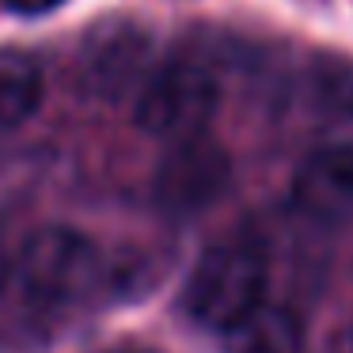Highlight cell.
<instances>
[{
	"mask_svg": "<svg viewBox=\"0 0 353 353\" xmlns=\"http://www.w3.org/2000/svg\"><path fill=\"white\" fill-rule=\"evenodd\" d=\"M107 251L88 232L50 224L27 236L16 254V285L27 304L61 312L92 300L107 281Z\"/></svg>",
	"mask_w": 353,
	"mask_h": 353,
	"instance_id": "obj_1",
	"label": "cell"
},
{
	"mask_svg": "<svg viewBox=\"0 0 353 353\" xmlns=\"http://www.w3.org/2000/svg\"><path fill=\"white\" fill-rule=\"evenodd\" d=\"M270 266L251 243H216L194 262L183 285V307L198 327L224 334L259 304H266Z\"/></svg>",
	"mask_w": 353,
	"mask_h": 353,
	"instance_id": "obj_2",
	"label": "cell"
},
{
	"mask_svg": "<svg viewBox=\"0 0 353 353\" xmlns=\"http://www.w3.org/2000/svg\"><path fill=\"white\" fill-rule=\"evenodd\" d=\"M221 107V84L198 61H168L137 92V125L160 141H186L209 130Z\"/></svg>",
	"mask_w": 353,
	"mask_h": 353,
	"instance_id": "obj_3",
	"label": "cell"
},
{
	"mask_svg": "<svg viewBox=\"0 0 353 353\" xmlns=\"http://www.w3.org/2000/svg\"><path fill=\"white\" fill-rule=\"evenodd\" d=\"M232 183V160L209 133L171 141L152 175V198L171 216H194L216 205Z\"/></svg>",
	"mask_w": 353,
	"mask_h": 353,
	"instance_id": "obj_4",
	"label": "cell"
},
{
	"mask_svg": "<svg viewBox=\"0 0 353 353\" xmlns=\"http://www.w3.org/2000/svg\"><path fill=\"white\" fill-rule=\"evenodd\" d=\"M148 61V34L125 19H107L92 27L80 46V77L99 99H122L141 80ZM145 84V80H141Z\"/></svg>",
	"mask_w": 353,
	"mask_h": 353,
	"instance_id": "obj_5",
	"label": "cell"
},
{
	"mask_svg": "<svg viewBox=\"0 0 353 353\" xmlns=\"http://www.w3.org/2000/svg\"><path fill=\"white\" fill-rule=\"evenodd\" d=\"M289 201L312 224L353 221V148L330 145L312 152L289 183Z\"/></svg>",
	"mask_w": 353,
	"mask_h": 353,
	"instance_id": "obj_6",
	"label": "cell"
},
{
	"mask_svg": "<svg viewBox=\"0 0 353 353\" xmlns=\"http://www.w3.org/2000/svg\"><path fill=\"white\" fill-rule=\"evenodd\" d=\"M224 353H300L304 350V323L285 304H259L251 315L221 334Z\"/></svg>",
	"mask_w": 353,
	"mask_h": 353,
	"instance_id": "obj_7",
	"label": "cell"
},
{
	"mask_svg": "<svg viewBox=\"0 0 353 353\" xmlns=\"http://www.w3.org/2000/svg\"><path fill=\"white\" fill-rule=\"evenodd\" d=\"M304 92L315 114L330 118V122H350L353 118V57L330 54V50L312 54L304 69Z\"/></svg>",
	"mask_w": 353,
	"mask_h": 353,
	"instance_id": "obj_8",
	"label": "cell"
},
{
	"mask_svg": "<svg viewBox=\"0 0 353 353\" xmlns=\"http://www.w3.org/2000/svg\"><path fill=\"white\" fill-rule=\"evenodd\" d=\"M46 77L39 57L23 50H0V130H16L39 110Z\"/></svg>",
	"mask_w": 353,
	"mask_h": 353,
	"instance_id": "obj_9",
	"label": "cell"
},
{
	"mask_svg": "<svg viewBox=\"0 0 353 353\" xmlns=\"http://www.w3.org/2000/svg\"><path fill=\"white\" fill-rule=\"evenodd\" d=\"M61 4H65V0H4V8H8V12H16V16H23V19L46 16V12L61 8Z\"/></svg>",
	"mask_w": 353,
	"mask_h": 353,
	"instance_id": "obj_10",
	"label": "cell"
},
{
	"mask_svg": "<svg viewBox=\"0 0 353 353\" xmlns=\"http://www.w3.org/2000/svg\"><path fill=\"white\" fill-rule=\"evenodd\" d=\"M12 274H16V259L8 254V247H4V239H0V292H4V285H8Z\"/></svg>",
	"mask_w": 353,
	"mask_h": 353,
	"instance_id": "obj_11",
	"label": "cell"
},
{
	"mask_svg": "<svg viewBox=\"0 0 353 353\" xmlns=\"http://www.w3.org/2000/svg\"><path fill=\"white\" fill-rule=\"evenodd\" d=\"M103 353H156V350H137V345H114V350H103Z\"/></svg>",
	"mask_w": 353,
	"mask_h": 353,
	"instance_id": "obj_12",
	"label": "cell"
}]
</instances>
